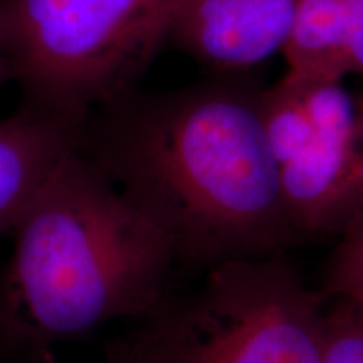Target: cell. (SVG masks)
<instances>
[{"label": "cell", "instance_id": "ba28073f", "mask_svg": "<svg viewBox=\"0 0 363 363\" xmlns=\"http://www.w3.org/2000/svg\"><path fill=\"white\" fill-rule=\"evenodd\" d=\"M283 52L288 74L342 83L348 74L343 0H296Z\"/></svg>", "mask_w": 363, "mask_h": 363}, {"label": "cell", "instance_id": "6da1fadb", "mask_svg": "<svg viewBox=\"0 0 363 363\" xmlns=\"http://www.w3.org/2000/svg\"><path fill=\"white\" fill-rule=\"evenodd\" d=\"M81 152L160 230L177 264L207 269L283 252L286 212L259 98L202 88L104 104Z\"/></svg>", "mask_w": 363, "mask_h": 363}, {"label": "cell", "instance_id": "8fae6325", "mask_svg": "<svg viewBox=\"0 0 363 363\" xmlns=\"http://www.w3.org/2000/svg\"><path fill=\"white\" fill-rule=\"evenodd\" d=\"M347 19L348 74H363V0H343Z\"/></svg>", "mask_w": 363, "mask_h": 363}, {"label": "cell", "instance_id": "30bf717a", "mask_svg": "<svg viewBox=\"0 0 363 363\" xmlns=\"http://www.w3.org/2000/svg\"><path fill=\"white\" fill-rule=\"evenodd\" d=\"M320 363H363V311L337 301L325 313Z\"/></svg>", "mask_w": 363, "mask_h": 363}, {"label": "cell", "instance_id": "52a82bcc", "mask_svg": "<svg viewBox=\"0 0 363 363\" xmlns=\"http://www.w3.org/2000/svg\"><path fill=\"white\" fill-rule=\"evenodd\" d=\"M84 121L29 106L0 118V235L12 233L44 182L79 147Z\"/></svg>", "mask_w": 363, "mask_h": 363}, {"label": "cell", "instance_id": "7a4b0ae2", "mask_svg": "<svg viewBox=\"0 0 363 363\" xmlns=\"http://www.w3.org/2000/svg\"><path fill=\"white\" fill-rule=\"evenodd\" d=\"M0 274V353L51 362L57 343L140 320L179 267L160 230L81 152H71L13 225Z\"/></svg>", "mask_w": 363, "mask_h": 363}, {"label": "cell", "instance_id": "4fadbf2b", "mask_svg": "<svg viewBox=\"0 0 363 363\" xmlns=\"http://www.w3.org/2000/svg\"><path fill=\"white\" fill-rule=\"evenodd\" d=\"M357 108H358V118H360V125L363 126V98Z\"/></svg>", "mask_w": 363, "mask_h": 363}, {"label": "cell", "instance_id": "8992f818", "mask_svg": "<svg viewBox=\"0 0 363 363\" xmlns=\"http://www.w3.org/2000/svg\"><path fill=\"white\" fill-rule=\"evenodd\" d=\"M296 0H182L172 30L185 51L220 69L283 52Z\"/></svg>", "mask_w": 363, "mask_h": 363}, {"label": "cell", "instance_id": "7c38bea8", "mask_svg": "<svg viewBox=\"0 0 363 363\" xmlns=\"http://www.w3.org/2000/svg\"><path fill=\"white\" fill-rule=\"evenodd\" d=\"M7 66H6V57H4V49H2V40H0V83L4 79H7Z\"/></svg>", "mask_w": 363, "mask_h": 363}, {"label": "cell", "instance_id": "5bb4252c", "mask_svg": "<svg viewBox=\"0 0 363 363\" xmlns=\"http://www.w3.org/2000/svg\"><path fill=\"white\" fill-rule=\"evenodd\" d=\"M45 363H52V362H45Z\"/></svg>", "mask_w": 363, "mask_h": 363}, {"label": "cell", "instance_id": "5b68a950", "mask_svg": "<svg viewBox=\"0 0 363 363\" xmlns=\"http://www.w3.org/2000/svg\"><path fill=\"white\" fill-rule=\"evenodd\" d=\"M259 113L298 238L342 233L363 207V128L350 94L286 72L259 96Z\"/></svg>", "mask_w": 363, "mask_h": 363}, {"label": "cell", "instance_id": "9c48e42d", "mask_svg": "<svg viewBox=\"0 0 363 363\" xmlns=\"http://www.w3.org/2000/svg\"><path fill=\"white\" fill-rule=\"evenodd\" d=\"M325 293L363 311V207L340 233L326 269Z\"/></svg>", "mask_w": 363, "mask_h": 363}, {"label": "cell", "instance_id": "3957f363", "mask_svg": "<svg viewBox=\"0 0 363 363\" xmlns=\"http://www.w3.org/2000/svg\"><path fill=\"white\" fill-rule=\"evenodd\" d=\"M325 311L271 254L225 261L174 288L106 347V363H320Z\"/></svg>", "mask_w": 363, "mask_h": 363}, {"label": "cell", "instance_id": "9a60e30c", "mask_svg": "<svg viewBox=\"0 0 363 363\" xmlns=\"http://www.w3.org/2000/svg\"><path fill=\"white\" fill-rule=\"evenodd\" d=\"M362 128H363V126H362Z\"/></svg>", "mask_w": 363, "mask_h": 363}, {"label": "cell", "instance_id": "277c9868", "mask_svg": "<svg viewBox=\"0 0 363 363\" xmlns=\"http://www.w3.org/2000/svg\"><path fill=\"white\" fill-rule=\"evenodd\" d=\"M182 0H0L9 78L26 106L84 121L128 93L172 30Z\"/></svg>", "mask_w": 363, "mask_h": 363}]
</instances>
